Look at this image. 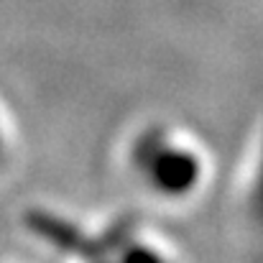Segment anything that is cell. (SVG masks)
<instances>
[{
  "instance_id": "2",
  "label": "cell",
  "mask_w": 263,
  "mask_h": 263,
  "mask_svg": "<svg viewBox=\"0 0 263 263\" xmlns=\"http://www.w3.org/2000/svg\"><path fill=\"white\" fill-rule=\"evenodd\" d=\"M0 148H3V138H0Z\"/></svg>"
},
{
  "instance_id": "1",
  "label": "cell",
  "mask_w": 263,
  "mask_h": 263,
  "mask_svg": "<svg viewBox=\"0 0 263 263\" xmlns=\"http://www.w3.org/2000/svg\"><path fill=\"white\" fill-rule=\"evenodd\" d=\"M136 164L143 166L151 186L166 192V194H181L186 192L197 179V161L184 154L169 148L161 138H143L136 146Z\"/></svg>"
}]
</instances>
